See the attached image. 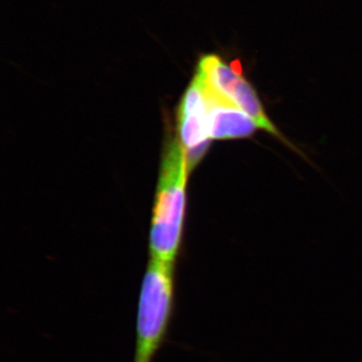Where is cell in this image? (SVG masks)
<instances>
[{"mask_svg": "<svg viewBox=\"0 0 362 362\" xmlns=\"http://www.w3.org/2000/svg\"><path fill=\"white\" fill-rule=\"evenodd\" d=\"M178 128L189 171L202 160L211 142L207 130L204 83L197 74L181 101L178 111Z\"/></svg>", "mask_w": 362, "mask_h": 362, "instance_id": "cell-4", "label": "cell"}, {"mask_svg": "<svg viewBox=\"0 0 362 362\" xmlns=\"http://www.w3.org/2000/svg\"><path fill=\"white\" fill-rule=\"evenodd\" d=\"M204 92L209 137L213 139H235L250 137L254 134L258 125L251 117L228 100L214 93L211 88L207 87L206 83Z\"/></svg>", "mask_w": 362, "mask_h": 362, "instance_id": "cell-5", "label": "cell"}, {"mask_svg": "<svg viewBox=\"0 0 362 362\" xmlns=\"http://www.w3.org/2000/svg\"><path fill=\"white\" fill-rule=\"evenodd\" d=\"M230 66V69H232L233 73H235L239 76H243V66L239 59H235V61L232 62Z\"/></svg>", "mask_w": 362, "mask_h": 362, "instance_id": "cell-6", "label": "cell"}, {"mask_svg": "<svg viewBox=\"0 0 362 362\" xmlns=\"http://www.w3.org/2000/svg\"><path fill=\"white\" fill-rule=\"evenodd\" d=\"M175 308L173 265L151 259L138 300L133 362H153L168 337Z\"/></svg>", "mask_w": 362, "mask_h": 362, "instance_id": "cell-2", "label": "cell"}, {"mask_svg": "<svg viewBox=\"0 0 362 362\" xmlns=\"http://www.w3.org/2000/svg\"><path fill=\"white\" fill-rule=\"evenodd\" d=\"M187 171L185 148L178 140H171L162 160L150 235L151 258L171 265L177 256L182 235Z\"/></svg>", "mask_w": 362, "mask_h": 362, "instance_id": "cell-1", "label": "cell"}, {"mask_svg": "<svg viewBox=\"0 0 362 362\" xmlns=\"http://www.w3.org/2000/svg\"><path fill=\"white\" fill-rule=\"evenodd\" d=\"M197 74L201 76L207 87L211 88L214 93L228 100L251 117L258 127L282 138L266 115L258 95L252 85L243 76L233 73L230 66L226 65L218 56L207 54L202 57Z\"/></svg>", "mask_w": 362, "mask_h": 362, "instance_id": "cell-3", "label": "cell"}]
</instances>
